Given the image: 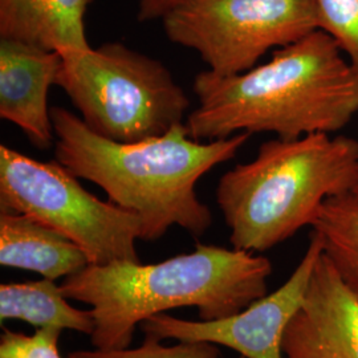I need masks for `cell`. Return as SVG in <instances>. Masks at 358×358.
Returning a JSON list of instances; mask_svg holds the SVG:
<instances>
[{"label": "cell", "mask_w": 358, "mask_h": 358, "mask_svg": "<svg viewBox=\"0 0 358 358\" xmlns=\"http://www.w3.org/2000/svg\"><path fill=\"white\" fill-rule=\"evenodd\" d=\"M62 331L38 329L32 336L6 331L0 341V355L23 358H62L59 338Z\"/></svg>", "instance_id": "cell-17"}, {"label": "cell", "mask_w": 358, "mask_h": 358, "mask_svg": "<svg viewBox=\"0 0 358 358\" xmlns=\"http://www.w3.org/2000/svg\"><path fill=\"white\" fill-rule=\"evenodd\" d=\"M321 31L331 35L358 73V0H316Z\"/></svg>", "instance_id": "cell-15"}, {"label": "cell", "mask_w": 358, "mask_h": 358, "mask_svg": "<svg viewBox=\"0 0 358 358\" xmlns=\"http://www.w3.org/2000/svg\"><path fill=\"white\" fill-rule=\"evenodd\" d=\"M322 254L346 287L358 297V199L353 194L328 198L313 224Z\"/></svg>", "instance_id": "cell-14"}, {"label": "cell", "mask_w": 358, "mask_h": 358, "mask_svg": "<svg viewBox=\"0 0 358 358\" xmlns=\"http://www.w3.org/2000/svg\"><path fill=\"white\" fill-rule=\"evenodd\" d=\"M23 320L38 329H71L92 336L94 319L90 310L72 307L53 280L11 282L0 285V321Z\"/></svg>", "instance_id": "cell-13"}, {"label": "cell", "mask_w": 358, "mask_h": 358, "mask_svg": "<svg viewBox=\"0 0 358 358\" xmlns=\"http://www.w3.org/2000/svg\"><path fill=\"white\" fill-rule=\"evenodd\" d=\"M179 0H140L137 19L140 22L161 20L164 15Z\"/></svg>", "instance_id": "cell-18"}, {"label": "cell", "mask_w": 358, "mask_h": 358, "mask_svg": "<svg viewBox=\"0 0 358 358\" xmlns=\"http://www.w3.org/2000/svg\"><path fill=\"white\" fill-rule=\"evenodd\" d=\"M56 78L84 124L110 141L134 143L186 121L190 100L166 65L122 43L59 52Z\"/></svg>", "instance_id": "cell-5"}, {"label": "cell", "mask_w": 358, "mask_h": 358, "mask_svg": "<svg viewBox=\"0 0 358 358\" xmlns=\"http://www.w3.org/2000/svg\"><path fill=\"white\" fill-rule=\"evenodd\" d=\"M358 178V141L327 133L264 142L256 157L226 171L217 203L236 250L266 252L312 226L322 203L350 194Z\"/></svg>", "instance_id": "cell-4"}, {"label": "cell", "mask_w": 358, "mask_h": 358, "mask_svg": "<svg viewBox=\"0 0 358 358\" xmlns=\"http://www.w3.org/2000/svg\"><path fill=\"white\" fill-rule=\"evenodd\" d=\"M66 358H220V349L217 344L207 341H178L174 345H162L161 340L145 334V340L138 348L109 352L77 350Z\"/></svg>", "instance_id": "cell-16"}, {"label": "cell", "mask_w": 358, "mask_h": 358, "mask_svg": "<svg viewBox=\"0 0 358 358\" xmlns=\"http://www.w3.org/2000/svg\"><path fill=\"white\" fill-rule=\"evenodd\" d=\"M161 22L217 76L247 72L269 50L320 29L316 0H179Z\"/></svg>", "instance_id": "cell-7"}, {"label": "cell", "mask_w": 358, "mask_h": 358, "mask_svg": "<svg viewBox=\"0 0 358 358\" xmlns=\"http://www.w3.org/2000/svg\"><path fill=\"white\" fill-rule=\"evenodd\" d=\"M284 358H358V297L321 254L282 334Z\"/></svg>", "instance_id": "cell-9"}, {"label": "cell", "mask_w": 358, "mask_h": 358, "mask_svg": "<svg viewBox=\"0 0 358 358\" xmlns=\"http://www.w3.org/2000/svg\"><path fill=\"white\" fill-rule=\"evenodd\" d=\"M272 269L266 256L196 244L190 254L154 264H88L65 278L60 291L68 300L92 307V345L109 352L130 348L136 328L169 309L198 308L203 321L242 312L267 294Z\"/></svg>", "instance_id": "cell-3"}, {"label": "cell", "mask_w": 358, "mask_h": 358, "mask_svg": "<svg viewBox=\"0 0 358 358\" xmlns=\"http://www.w3.org/2000/svg\"><path fill=\"white\" fill-rule=\"evenodd\" d=\"M321 254L320 239L312 232L307 251L289 279L275 292L256 300L234 316L220 320L189 321L161 313L143 321L140 328L161 341L166 338L207 341L227 346L243 358H284L282 334L304 300Z\"/></svg>", "instance_id": "cell-8"}, {"label": "cell", "mask_w": 358, "mask_h": 358, "mask_svg": "<svg viewBox=\"0 0 358 358\" xmlns=\"http://www.w3.org/2000/svg\"><path fill=\"white\" fill-rule=\"evenodd\" d=\"M192 90L198 106L185 127L199 141L239 133H273L279 138L331 134L358 112V73L336 40L321 29L243 73L201 72Z\"/></svg>", "instance_id": "cell-1"}, {"label": "cell", "mask_w": 358, "mask_h": 358, "mask_svg": "<svg viewBox=\"0 0 358 358\" xmlns=\"http://www.w3.org/2000/svg\"><path fill=\"white\" fill-rule=\"evenodd\" d=\"M93 0H0V38L45 51H85V13Z\"/></svg>", "instance_id": "cell-11"}, {"label": "cell", "mask_w": 358, "mask_h": 358, "mask_svg": "<svg viewBox=\"0 0 358 358\" xmlns=\"http://www.w3.org/2000/svg\"><path fill=\"white\" fill-rule=\"evenodd\" d=\"M55 159L78 179L101 187L108 201L140 217L141 241L155 242L178 226L201 238L213 223L196 195L198 180L232 159L251 137L239 133L199 141L185 122L166 134L134 143L110 141L65 108H51Z\"/></svg>", "instance_id": "cell-2"}, {"label": "cell", "mask_w": 358, "mask_h": 358, "mask_svg": "<svg viewBox=\"0 0 358 358\" xmlns=\"http://www.w3.org/2000/svg\"><path fill=\"white\" fill-rule=\"evenodd\" d=\"M0 210L32 217L80 245L90 264L140 262V217L87 192L59 162L0 146Z\"/></svg>", "instance_id": "cell-6"}, {"label": "cell", "mask_w": 358, "mask_h": 358, "mask_svg": "<svg viewBox=\"0 0 358 358\" xmlns=\"http://www.w3.org/2000/svg\"><path fill=\"white\" fill-rule=\"evenodd\" d=\"M60 65L59 52L0 38V117L41 150L55 143L48 94Z\"/></svg>", "instance_id": "cell-10"}, {"label": "cell", "mask_w": 358, "mask_h": 358, "mask_svg": "<svg viewBox=\"0 0 358 358\" xmlns=\"http://www.w3.org/2000/svg\"><path fill=\"white\" fill-rule=\"evenodd\" d=\"M350 194H353L356 198L358 199V178L357 182H356V185H355V189H353V192H350Z\"/></svg>", "instance_id": "cell-19"}, {"label": "cell", "mask_w": 358, "mask_h": 358, "mask_svg": "<svg viewBox=\"0 0 358 358\" xmlns=\"http://www.w3.org/2000/svg\"><path fill=\"white\" fill-rule=\"evenodd\" d=\"M0 358H23L20 356H13V355H0Z\"/></svg>", "instance_id": "cell-20"}, {"label": "cell", "mask_w": 358, "mask_h": 358, "mask_svg": "<svg viewBox=\"0 0 358 358\" xmlns=\"http://www.w3.org/2000/svg\"><path fill=\"white\" fill-rule=\"evenodd\" d=\"M0 264L34 271L55 282L75 275L90 263L84 250L63 234L32 217L1 213Z\"/></svg>", "instance_id": "cell-12"}]
</instances>
